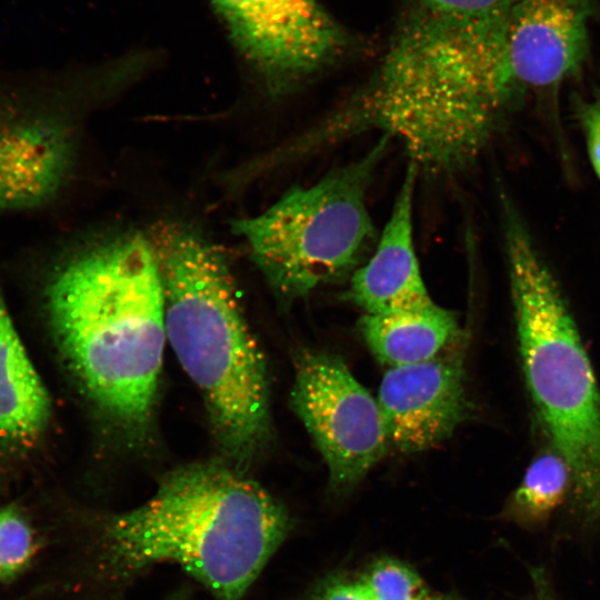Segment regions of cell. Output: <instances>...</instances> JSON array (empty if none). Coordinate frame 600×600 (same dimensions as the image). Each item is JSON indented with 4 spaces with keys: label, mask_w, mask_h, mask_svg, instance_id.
<instances>
[{
    "label": "cell",
    "mask_w": 600,
    "mask_h": 600,
    "mask_svg": "<svg viewBox=\"0 0 600 600\" xmlns=\"http://www.w3.org/2000/svg\"><path fill=\"white\" fill-rule=\"evenodd\" d=\"M48 262L41 296L69 370L111 422L134 434L146 431L167 341L151 240L118 236L63 250Z\"/></svg>",
    "instance_id": "cell-1"
},
{
    "label": "cell",
    "mask_w": 600,
    "mask_h": 600,
    "mask_svg": "<svg viewBox=\"0 0 600 600\" xmlns=\"http://www.w3.org/2000/svg\"><path fill=\"white\" fill-rule=\"evenodd\" d=\"M93 534V576L120 590L147 569L180 566L217 600H243L290 530L287 509L228 462L167 473L138 507L102 516Z\"/></svg>",
    "instance_id": "cell-2"
},
{
    "label": "cell",
    "mask_w": 600,
    "mask_h": 600,
    "mask_svg": "<svg viewBox=\"0 0 600 600\" xmlns=\"http://www.w3.org/2000/svg\"><path fill=\"white\" fill-rule=\"evenodd\" d=\"M151 242L164 289L167 341L203 398L218 448L246 471L270 440L269 379L226 254L183 223L164 224Z\"/></svg>",
    "instance_id": "cell-3"
},
{
    "label": "cell",
    "mask_w": 600,
    "mask_h": 600,
    "mask_svg": "<svg viewBox=\"0 0 600 600\" xmlns=\"http://www.w3.org/2000/svg\"><path fill=\"white\" fill-rule=\"evenodd\" d=\"M506 248L528 386L568 464L579 516L600 523V392L590 361L551 273L511 219Z\"/></svg>",
    "instance_id": "cell-4"
},
{
    "label": "cell",
    "mask_w": 600,
    "mask_h": 600,
    "mask_svg": "<svg viewBox=\"0 0 600 600\" xmlns=\"http://www.w3.org/2000/svg\"><path fill=\"white\" fill-rule=\"evenodd\" d=\"M391 141L381 134L357 159L310 186L290 188L260 214L231 222L279 298H303L352 274L369 258L380 232L367 197Z\"/></svg>",
    "instance_id": "cell-5"
},
{
    "label": "cell",
    "mask_w": 600,
    "mask_h": 600,
    "mask_svg": "<svg viewBox=\"0 0 600 600\" xmlns=\"http://www.w3.org/2000/svg\"><path fill=\"white\" fill-rule=\"evenodd\" d=\"M66 91L31 70H0V219L36 216L70 184L79 136Z\"/></svg>",
    "instance_id": "cell-6"
},
{
    "label": "cell",
    "mask_w": 600,
    "mask_h": 600,
    "mask_svg": "<svg viewBox=\"0 0 600 600\" xmlns=\"http://www.w3.org/2000/svg\"><path fill=\"white\" fill-rule=\"evenodd\" d=\"M290 406L320 451L334 492L356 487L387 452L377 398L336 354H298Z\"/></svg>",
    "instance_id": "cell-7"
},
{
    "label": "cell",
    "mask_w": 600,
    "mask_h": 600,
    "mask_svg": "<svg viewBox=\"0 0 600 600\" xmlns=\"http://www.w3.org/2000/svg\"><path fill=\"white\" fill-rule=\"evenodd\" d=\"M236 49L273 93L330 62L343 39L317 0H210Z\"/></svg>",
    "instance_id": "cell-8"
},
{
    "label": "cell",
    "mask_w": 600,
    "mask_h": 600,
    "mask_svg": "<svg viewBox=\"0 0 600 600\" xmlns=\"http://www.w3.org/2000/svg\"><path fill=\"white\" fill-rule=\"evenodd\" d=\"M377 401L389 446L417 453L440 444L469 413L462 356L447 350L423 362L389 368Z\"/></svg>",
    "instance_id": "cell-9"
},
{
    "label": "cell",
    "mask_w": 600,
    "mask_h": 600,
    "mask_svg": "<svg viewBox=\"0 0 600 600\" xmlns=\"http://www.w3.org/2000/svg\"><path fill=\"white\" fill-rule=\"evenodd\" d=\"M594 0H518L507 32L513 83L546 88L573 73L588 52Z\"/></svg>",
    "instance_id": "cell-10"
},
{
    "label": "cell",
    "mask_w": 600,
    "mask_h": 600,
    "mask_svg": "<svg viewBox=\"0 0 600 600\" xmlns=\"http://www.w3.org/2000/svg\"><path fill=\"white\" fill-rule=\"evenodd\" d=\"M418 174V168L409 163L373 251L351 274L349 298L367 314L412 312L437 304L424 284L413 241Z\"/></svg>",
    "instance_id": "cell-11"
},
{
    "label": "cell",
    "mask_w": 600,
    "mask_h": 600,
    "mask_svg": "<svg viewBox=\"0 0 600 600\" xmlns=\"http://www.w3.org/2000/svg\"><path fill=\"white\" fill-rule=\"evenodd\" d=\"M51 401L11 320L0 284V443L23 450L42 436Z\"/></svg>",
    "instance_id": "cell-12"
},
{
    "label": "cell",
    "mask_w": 600,
    "mask_h": 600,
    "mask_svg": "<svg viewBox=\"0 0 600 600\" xmlns=\"http://www.w3.org/2000/svg\"><path fill=\"white\" fill-rule=\"evenodd\" d=\"M372 354L389 368L430 360L459 337L456 316L436 304L391 314H364L358 323Z\"/></svg>",
    "instance_id": "cell-13"
},
{
    "label": "cell",
    "mask_w": 600,
    "mask_h": 600,
    "mask_svg": "<svg viewBox=\"0 0 600 600\" xmlns=\"http://www.w3.org/2000/svg\"><path fill=\"white\" fill-rule=\"evenodd\" d=\"M570 487V471L557 453H543L530 464L514 491L510 509L521 522L536 526L549 519Z\"/></svg>",
    "instance_id": "cell-14"
},
{
    "label": "cell",
    "mask_w": 600,
    "mask_h": 600,
    "mask_svg": "<svg viewBox=\"0 0 600 600\" xmlns=\"http://www.w3.org/2000/svg\"><path fill=\"white\" fill-rule=\"evenodd\" d=\"M518 0H419L420 13L463 32L507 42Z\"/></svg>",
    "instance_id": "cell-15"
},
{
    "label": "cell",
    "mask_w": 600,
    "mask_h": 600,
    "mask_svg": "<svg viewBox=\"0 0 600 600\" xmlns=\"http://www.w3.org/2000/svg\"><path fill=\"white\" fill-rule=\"evenodd\" d=\"M360 581L373 600H426L430 596L418 572L393 558L376 560Z\"/></svg>",
    "instance_id": "cell-16"
},
{
    "label": "cell",
    "mask_w": 600,
    "mask_h": 600,
    "mask_svg": "<svg viewBox=\"0 0 600 600\" xmlns=\"http://www.w3.org/2000/svg\"><path fill=\"white\" fill-rule=\"evenodd\" d=\"M34 553L32 529L14 508L0 509V581L19 574Z\"/></svg>",
    "instance_id": "cell-17"
},
{
    "label": "cell",
    "mask_w": 600,
    "mask_h": 600,
    "mask_svg": "<svg viewBox=\"0 0 600 600\" xmlns=\"http://www.w3.org/2000/svg\"><path fill=\"white\" fill-rule=\"evenodd\" d=\"M310 600H373L360 580L330 577L321 582Z\"/></svg>",
    "instance_id": "cell-18"
},
{
    "label": "cell",
    "mask_w": 600,
    "mask_h": 600,
    "mask_svg": "<svg viewBox=\"0 0 600 600\" xmlns=\"http://www.w3.org/2000/svg\"><path fill=\"white\" fill-rule=\"evenodd\" d=\"M584 130L590 161L600 180V99L587 110Z\"/></svg>",
    "instance_id": "cell-19"
},
{
    "label": "cell",
    "mask_w": 600,
    "mask_h": 600,
    "mask_svg": "<svg viewBox=\"0 0 600 600\" xmlns=\"http://www.w3.org/2000/svg\"><path fill=\"white\" fill-rule=\"evenodd\" d=\"M531 577L536 590V600H554L544 573L540 569H534L531 570Z\"/></svg>",
    "instance_id": "cell-20"
},
{
    "label": "cell",
    "mask_w": 600,
    "mask_h": 600,
    "mask_svg": "<svg viewBox=\"0 0 600 600\" xmlns=\"http://www.w3.org/2000/svg\"><path fill=\"white\" fill-rule=\"evenodd\" d=\"M426 600H454L443 596H429Z\"/></svg>",
    "instance_id": "cell-21"
}]
</instances>
